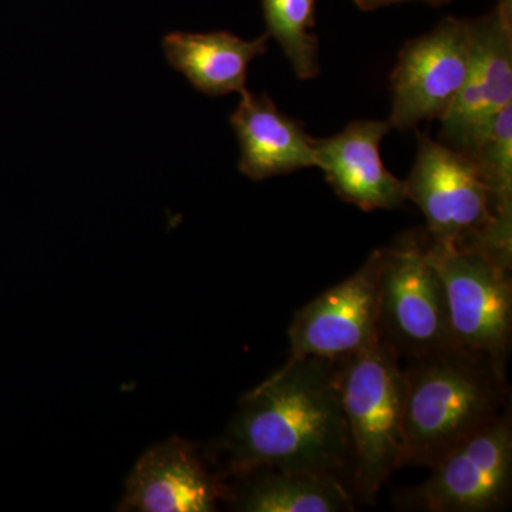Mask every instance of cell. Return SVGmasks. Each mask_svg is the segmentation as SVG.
Segmentation results:
<instances>
[{
    "mask_svg": "<svg viewBox=\"0 0 512 512\" xmlns=\"http://www.w3.org/2000/svg\"><path fill=\"white\" fill-rule=\"evenodd\" d=\"M218 451L225 480L272 467L335 477L352 488V446L335 360L288 359L242 397Z\"/></svg>",
    "mask_w": 512,
    "mask_h": 512,
    "instance_id": "1",
    "label": "cell"
},
{
    "mask_svg": "<svg viewBox=\"0 0 512 512\" xmlns=\"http://www.w3.org/2000/svg\"><path fill=\"white\" fill-rule=\"evenodd\" d=\"M510 404L507 375L483 355L451 346L409 360L400 467H433Z\"/></svg>",
    "mask_w": 512,
    "mask_h": 512,
    "instance_id": "2",
    "label": "cell"
},
{
    "mask_svg": "<svg viewBox=\"0 0 512 512\" xmlns=\"http://www.w3.org/2000/svg\"><path fill=\"white\" fill-rule=\"evenodd\" d=\"M336 362V383L352 446L357 504L375 505L403 454L404 367L386 343Z\"/></svg>",
    "mask_w": 512,
    "mask_h": 512,
    "instance_id": "3",
    "label": "cell"
},
{
    "mask_svg": "<svg viewBox=\"0 0 512 512\" xmlns=\"http://www.w3.org/2000/svg\"><path fill=\"white\" fill-rule=\"evenodd\" d=\"M417 131V154L406 181L407 200L426 220L427 238L441 248L478 247L512 237V217L495 208L473 158Z\"/></svg>",
    "mask_w": 512,
    "mask_h": 512,
    "instance_id": "4",
    "label": "cell"
},
{
    "mask_svg": "<svg viewBox=\"0 0 512 512\" xmlns=\"http://www.w3.org/2000/svg\"><path fill=\"white\" fill-rule=\"evenodd\" d=\"M377 330L379 339L406 362L456 346L446 291L421 229L382 248Z\"/></svg>",
    "mask_w": 512,
    "mask_h": 512,
    "instance_id": "5",
    "label": "cell"
},
{
    "mask_svg": "<svg viewBox=\"0 0 512 512\" xmlns=\"http://www.w3.org/2000/svg\"><path fill=\"white\" fill-rule=\"evenodd\" d=\"M429 248L446 291L457 348L487 357L507 375L512 343V264L478 247L441 248L429 241Z\"/></svg>",
    "mask_w": 512,
    "mask_h": 512,
    "instance_id": "6",
    "label": "cell"
},
{
    "mask_svg": "<svg viewBox=\"0 0 512 512\" xmlns=\"http://www.w3.org/2000/svg\"><path fill=\"white\" fill-rule=\"evenodd\" d=\"M431 476L394 495L412 512H498L512 497V406L430 468Z\"/></svg>",
    "mask_w": 512,
    "mask_h": 512,
    "instance_id": "7",
    "label": "cell"
},
{
    "mask_svg": "<svg viewBox=\"0 0 512 512\" xmlns=\"http://www.w3.org/2000/svg\"><path fill=\"white\" fill-rule=\"evenodd\" d=\"M470 66L467 19L444 18L426 35L407 40L390 74L394 130L443 120L466 83Z\"/></svg>",
    "mask_w": 512,
    "mask_h": 512,
    "instance_id": "8",
    "label": "cell"
},
{
    "mask_svg": "<svg viewBox=\"0 0 512 512\" xmlns=\"http://www.w3.org/2000/svg\"><path fill=\"white\" fill-rule=\"evenodd\" d=\"M470 66L466 83L441 123L439 141L470 156L491 121L512 104V0L468 20Z\"/></svg>",
    "mask_w": 512,
    "mask_h": 512,
    "instance_id": "9",
    "label": "cell"
},
{
    "mask_svg": "<svg viewBox=\"0 0 512 512\" xmlns=\"http://www.w3.org/2000/svg\"><path fill=\"white\" fill-rule=\"evenodd\" d=\"M380 268L382 248L355 274L302 306L288 330L289 359L339 360L377 342Z\"/></svg>",
    "mask_w": 512,
    "mask_h": 512,
    "instance_id": "10",
    "label": "cell"
},
{
    "mask_svg": "<svg viewBox=\"0 0 512 512\" xmlns=\"http://www.w3.org/2000/svg\"><path fill=\"white\" fill-rule=\"evenodd\" d=\"M228 484L194 444L170 439L150 448L127 478L119 511L211 512L227 500Z\"/></svg>",
    "mask_w": 512,
    "mask_h": 512,
    "instance_id": "11",
    "label": "cell"
},
{
    "mask_svg": "<svg viewBox=\"0 0 512 512\" xmlns=\"http://www.w3.org/2000/svg\"><path fill=\"white\" fill-rule=\"evenodd\" d=\"M392 130L389 121L356 120L340 133L315 138L316 167L343 201L363 211L403 207L406 181L384 167L380 144Z\"/></svg>",
    "mask_w": 512,
    "mask_h": 512,
    "instance_id": "12",
    "label": "cell"
},
{
    "mask_svg": "<svg viewBox=\"0 0 512 512\" xmlns=\"http://www.w3.org/2000/svg\"><path fill=\"white\" fill-rule=\"evenodd\" d=\"M231 126L241 148L239 171L252 181L316 167L315 138L299 121L281 113L266 94L244 90Z\"/></svg>",
    "mask_w": 512,
    "mask_h": 512,
    "instance_id": "13",
    "label": "cell"
},
{
    "mask_svg": "<svg viewBox=\"0 0 512 512\" xmlns=\"http://www.w3.org/2000/svg\"><path fill=\"white\" fill-rule=\"evenodd\" d=\"M269 39L268 33L244 40L229 32H173L164 37L163 49L170 66L194 89L218 97L247 90L249 64L268 52Z\"/></svg>",
    "mask_w": 512,
    "mask_h": 512,
    "instance_id": "14",
    "label": "cell"
},
{
    "mask_svg": "<svg viewBox=\"0 0 512 512\" xmlns=\"http://www.w3.org/2000/svg\"><path fill=\"white\" fill-rule=\"evenodd\" d=\"M228 485L227 503L242 512H350L357 501L352 488L338 478L286 470L256 468Z\"/></svg>",
    "mask_w": 512,
    "mask_h": 512,
    "instance_id": "15",
    "label": "cell"
},
{
    "mask_svg": "<svg viewBox=\"0 0 512 512\" xmlns=\"http://www.w3.org/2000/svg\"><path fill=\"white\" fill-rule=\"evenodd\" d=\"M269 37L281 45L299 80L319 76V39L315 33L316 0H262Z\"/></svg>",
    "mask_w": 512,
    "mask_h": 512,
    "instance_id": "16",
    "label": "cell"
},
{
    "mask_svg": "<svg viewBox=\"0 0 512 512\" xmlns=\"http://www.w3.org/2000/svg\"><path fill=\"white\" fill-rule=\"evenodd\" d=\"M470 157L490 188L497 211L512 217V104L491 121Z\"/></svg>",
    "mask_w": 512,
    "mask_h": 512,
    "instance_id": "17",
    "label": "cell"
},
{
    "mask_svg": "<svg viewBox=\"0 0 512 512\" xmlns=\"http://www.w3.org/2000/svg\"><path fill=\"white\" fill-rule=\"evenodd\" d=\"M404 2H423L431 6H443L450 3L451 0H353L357 8L363 10V12H373V10Z\"/></svg>",
    "mask_w": 512,
    "mask_h": 512,
    "instance_id": "18",
    "label": "cell"
}]
</instances>
